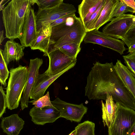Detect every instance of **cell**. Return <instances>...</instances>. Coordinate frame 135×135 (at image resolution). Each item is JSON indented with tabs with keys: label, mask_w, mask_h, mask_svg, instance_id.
Here are the masks:
<instances>
[{
	"label": "cell",
	"mask_w": 135,
	"mask_h": 135,
	"mask_svg": "<svg viewBox=\"0 0 135 135\" xmlns=\"http://www.w3.org/2000/svg\"><path fill=\"white\" fill-rule=\"evenodd\" d=\"M107 93L116 103L124 107L128 106L134 100L133 97L117 74L113 63L96 62L87 76L85 95L90 100H105Z\"/></svg>",
	"instance_id": "6da1fadb"
},
{
	"label": "cell",
	"mask_w": 135,
	"mask_h": 135,
	"mask_svg": "<svg viewBox=\"0 0 135 135\" xmlns=\"http://www.w3.org/2000/svg\"><path fill=\"white\" fill-rule=\"evenodd\" d=\"M31 0H11L2 11V20L6 37L11 40L20 37Z\"/></svg>",
	"instance_id": "7a4b0ae2"
},
{
	"label": "cell",
	"mask_w": 135,
	"mask_h": 135,
	"mask_svg": "<svg viewBox=\"0 0 135 135\" xmlns=\"http://www.w3.org/2000/svg\"><path fill=\"white\" fill-rule=\"evenodd\" d=\"M28 68L20 65L11 68L10 75L6 89L7 108L12 110L18 106L21 95L28 78Z\"/></svg>",
	"instance_id": "3957f363"
},
{
	"label": "cell",
	"mask_w": 135,
	"mask_h": 135,
	"mask_svg": "<svg viewBox=\"0 0 135 135\" xmlns=\"http://www.w3.org/2000/svg\"><path fill=\"white\" fill-rule=\"evenodd\" d=\"M116 103V116L108 128V135H129L135 125V111Z\"/></svg>",
	"instance_id": "277c9868"
},
{
	"label": "cell",
	"mask_w": 135,
	"mask_h": 135,
	"mask_svg": "<svg viewBox=\"0 0 135 135\" xmlns=\"http://www.w3.org/2000/svg\"><path fill=\"white\" fill-rule=\"evenodd\" d=\"M63 1L52 7L38 8L36 15L37 31L43 26L47 25L65 16L75 13L76 9L74 6Z\"/></svg>",
	"instance_id": "5b68a950"
},
{
	"label": "cell",
	"mask_w": 135,
	"mask_h": 135,
	"mask_svg": "<svg viewBox=\"0 0 135 135\" xmlns=\"http://www.w3.org/2000/svg\"><path fill=\"white\" fill-rule=\"evenodd\" d=\"M86 33L84 25L78 17L73 25L65 27L57 34V41L49 52L69 44L75 43L80 45Z\"/></svg>",
	"instance_id": "8992f818"
},
{
	"label": "cell",
	"mask_w": 135,
	"mask_h": 135,
	"mask_svg": "<svg viewBox=\"0 0 135 135\" xmlns=\"http://www.w3.org/2000/svg\"><path fill=\"white\" fill-rule=\"evenodd\" d=\"M85 43L96 44L112 49L122 55L126 50L121 40L112 37L98 30L87 32L83 40Z\"/></svg>",
	"instance_id": "52a82bcc"
},
{
	"label": "cell",
	"mask_w": 135,
	"mask_h": 135,
	"mask_svg": "<svg viewBox=\"0 0 135 135\" xmlns=\"http://www.w3.org/2000/svg\"><path fill=\"white\" fill-rule=\"evenodd\" d=\"M134 15L125 14L113 18L110 22L103 28L102 32L115 38L122 40L133 25Z\"/></svg>",
	"instance_id": "ba28073f"
},
{
	"label": "cell",
	"mask_w": 135,
	"mask_h": 135,
	"mask_svg": "<svg viewBox=\"0 0 135 135\" xmlns=\"http://www.w3.org/2000/svg\"><path fill=\"white\" fill-rule=\"evenodd\" d=\"M53 106L58 109L60 117L65 118L71 122H80L84 115L87 112L88 108L83 103L76 104L67 103L58 98L51 101Z\"/></svg>",
	"instance_id": "9c48e42d"
},
{
	"label": "cell",
	"mask_w": 135,
	"mask_h": 135,
	"mask_svg": "<svg viewBox=\"0 0 135 135\" xmlns=\"http://www.w3.org/2000/svg\"><path fill=\"white\" fill-rule=\"evenodd\" d=\"M76 62H74L64 70L55 75H50L46 71L42 74H39L32 89L30 98L37 100L43 96L49 86L62 74L73 68Z\"/></svg>",
	"instance_id": "30bf717a"
},
{
	"label": "cell",
	"mask_w": 135,
	"mask_h": 135,
	"mask_svg": "<svg viewBox=\"0 0 135 135\" xmlns=\"http://www.w3.org/2000/svg\"><path fill=\"white\" fill-rule=\"evenodd\" d=\"M43 63V61L42 59L36 58L30 60L28 68L27 80L20 101V105L22 110L28 107V100L31 92L37 77L39 74V68Z\"/></svg>",
	"instance_id": "8fae6325"
},
{
	"label": "cell",
	"mask_w": 135,
	"mask_h": 135,
	"mask_svg": "<svg viewBox=\"0 0 135 135\" xmlns=\"http://www.w3.org/2000/svg\"><path fill=\"white\" fill-rule=\"evenodd\" d=\"M45 56H48L49 59V67L46 71L51 75L61 72L76 61L68 56L59 49L49 52Z\"/></svg>",
	"instance_id": "7c38bea8"
},
{
	"label": "cell",
	"mask_w": 135,
	"mask_h": 135,
	"mask_svg": "<svg viewBox=\"0 0 135 135\" xmlns=\"http://www.w3.org/2000/svg\"><path fill=\"white\" fill-rule=\"evenodd\" d=\"M37 33L36 15L31 7L26 13L22 33L19 38L21 44L25 47H30Z\"/></svg>",
	"instance_id": "4fadbf2b"
},
{
	"label": "cell",
	"mask_w": 135,
	"mask_h": 135,
	"mask_svg": "<svg viewBox=\"0 0 135 135\" xmlns=\"http://www.w3.org/2000/svg\"><path fill=\"white\" fill-rule=\"evenodd\" d=\"M51 33L50 24L43 26L37 31V35L30 46L31 49L38 50L43 52V56H45L56 43L51 38Z\"/></svg>",
	"instance_id": "5bb4252c"
},
{
	"label": "cell",
	"mask_w": 135,
	"mask_h": 135,
	"mask_svg": "<svg viewBox=\"0 0 135 135\" xmlns=\"http://www.w3.org/2000/svg\"><path fill=\"white\" fill-rule=\"evenodd\" d=\"M29 114L32 121L38 125L52 123L60 117L59 111L54 106H47L42 108L34 106L30 110Z\"/></svg>",
	"instance_id": "9a60e30c"
},
{
	"label": "cell",
	"mask_w": 135,
	"mask_h": 135,
	"mask_svg": "<svg viewBox=\"0 0 135 135\" xmlns=\"http://www.w3.org/2000/svg\"><path fill=\"white\" fill-rule=\"evenodd\" d=\"M25 47L14 40L8 41L4 50L0 49L3 59L7 64L12 61H18L24 55Z\"/></svg>",
	"instance_id": "2e32d148"
},
{
	"label": "cell",
	"mask_w": 135,
	"mask_h": 135,
	"mask_svg": "<svg viewBox=\"0 0 135 135\" xmlns=\"http://www.w3.org/2000/svg\"><path fill=\"white\" fill-rule=\"evenodd\" d=\"M24 121L17 114L3 118L1 124L3 132L7 135H18L23 128Z\"/></svg>",
	"instance_id": "e0dca14e"
},
{
	"label": "cell",
	"mask_w": 135,
	"mask_h": 135,
	"mask_svg": "<svg viewBox=\"0 0 135 135\" xmlns=\"http://www.w3.org/2000/svg\"><path fill=\"white\" fill-rule=\"evenodd\" d=\"M114 68L124 84L131 93L135 100V77L121 61L117 60Z\"/></svg>",
	"instance_id": "ac0fdd59"
},
{
	"label": "cell",
	"mask_w": 135,
	"mask_h": 135,
	"mask_svg": "<svg viewBox=\"0 0 135 135\" xmlns=\"http://www.w3.org/2000/svg\"><path fill=\"white\" fill-rule=\"evenodd\" d=\"M104 103L101 100L102 117L104 126L109 128L115 119L117 105L115 103L112 96L107 93V98Z\"/></svg>",
	"instance_id": "d6986e66"
},
{
	"label": "cell",
	"mask_w": 135,
	"mask_h": 135,
	"mask_svg": "<svg viewBox=\"0 0 135 135\" xmlns=\"http://www.w3.org/2000/svg\"><path fill=\"white\" fill-rule=\"evenodd\" d=\"M103 0H83L78 6L80 18L84 25L97 9Z\"/></svg>",
	"instance_id": "ffe728a7"
},
{
	"label": "cell",
	"mask_w": 135,
	"mask_h": 135,
	"mask_svg": "<svg viewBox=\"0 0 135 135\" xmlns=\"http://www.w3.org/2000/svg\"><path fill=\"white\" fill-rule=\"evenodd\" d=\"M119 0H105L104 7L94 26V29L98 30L100 27L111 21L113 14Z\"/></svg>",
	"instance_id": "44dd1931"
},
{
	"label": "cell",
	"mask_w": 135,
	"mask_h": 135,
	"mask_svg": "<svg viewBox=\"0 0 135 135\" xmlns=\"http://www.w3.org/2000/svg\"><path fill=\"white\" fill-rule=\"evenodd\" d=\"M58 49L70 58L76 61L78 54L80 51V45L75 43L64 45Z\"/></svg>",
	"instance_id": "7402d4cb"
},
{
	"label": "cell",
	"mask_w": 135,
	"mask_h": 135,
	"mask_svg": "<svg viewBox=\"0 0 135 135\" xmlns=\"http://www.w3.org/2000/svg\"><path fill=\"white\" fill-rule=\"evenodd\" d=\"M95 128L94 123L89 120L85 121L75 127V135H95Z\"/></svg>",
	"instance_id": "603a6c76"
},
{
	"label": "cell",
	"mask_w": 135,
	"mask_h": 135,
	"mask_svg": "<svg viewBox=\"0 0 135 135\" xmlns=\"http://www.w3.org/2000/svg\"><path fill=\"white\" fill-rule=\"evenodd\" d=\"M105 0H103L97 9L92 15L89 20L84 25L87 32L95 30V25L104 7Z\"/></svg>",
	"instance_id": "cb8c5ba5"
},
{
	"label": "cell",
	"mask_w": 135,
	"mask_h": 135,
	"mask_svg": "<svg viewBox=\"0 0 135 135\" xmlns=\"http://www.w3.org/2000/svg\"><path fill=\"white\" fill-rule=\"evenodd\" d=\"M0 82L1 84L4 86H7L6 80L8 78L10 72L7 68V65L0 51Z\"/></svg>",
	"instance_id": "d4e9b609"
},
{
	"label": "cell",
	"mask_w": 135,
	"mask_h": 135,
	"mask_svg": "<svg viewBox=\"0 0 135 135\" xmlns=\"http://www.w3.org/2000/svg\"><path fill=\"white\" fill-rule=\"evenodd\" d=\"M129 12L133 13V10L123 0H119L114 10L112 17H116Z\"/></svg>",
	"instance_id": "484cf974"
},
{
	"label": "cell",
	"mask_w": 135,
	"mask_h": 135,
	"mask_svg": "<svg viewBox=\"0 0 135 135\" xmlns=\"http://www.w3.org/2000/svg\"><path fill=\"white\" fill-rule=\"evenodd\" d=\"M29 102L32 103V104L34 105L35 107L38 108H42L47 106L54 107L50 100L48 91L45 95L38 99L33 100Z\"/></svg>",
	"instance_id": "4316f807"
},
{
	"label": "cell",
	"mask_w": 135,
	"mask_h": 135,
	"mask_svg": "<svg viewBox=\"0 0 135 135\" xmlns=\"http://www.w3.org/2000/svg\"><path fill=\"white\" fill-rule=\"evenodd\" d=\"M63 0H31V5L36 4L39 8L44 9L55 7L63 1Z\"/></svg>",
	"instance_id": "83f0119b"
},
{
	"label": "cell",
	"mask_w": 135,
	"mask_h": 135,
	"mask_svg": "<svg viewBox=\"0 0 135 135\" xmlns=\"http://www.w3.org/2000/svg\"><path fill=\"white\" fill-rule=\"evenodd\" d=\"M122 40L128 47L135 44V25L129 29Z\"/></svg>",
	"instance_id": "f1b7e54d"
},
{
	"label": "cell",
	"mask_w": 135,
	"mask_h": 135,
	"mask_svg": "<svg viewBox=\"0 0 135 135\" xmlns=\"http://www.w3.org/2000/svg\"><path fill=\"white\" fill-rule=\"evenodd\" d=\"M123 57L126 66L135 77V54L129 53Z\"/></svg>",
	"instance_id": "f546056e"
},
{
	"label": "cell",
	"mask_w": 135,
	"mask_h": 135,
	"mask_svg": "<svg viewBox=\"0 0 135 135\" xmlns=\"http://www.w3.org/2000/svg\"><path fill=\"white\" fill-rule=\"evenodd\" d=\"M0 117L5 113L6 109L7 107V98L6 94L1 85L0 87Z\"/></svg>",
	"instance_id": "4dcf8cb0"
},
{
	"label": "cell",
	"mask_w": 135,
	"mask_h": 135,
	"mask_svg": "<svg viewBox=\"0 0 135 135\" xmlns=\"http://www.w3.org/2000/svg\"><path fill=\"white\" fill-rule=\"evenodd\" d=\"M74 14L69 15L65 16L53 21L50 23L51 27L56 26L66 22L70 17L71 16Z\"/></svg>",
	"instance_id": "1f68e13d"
},
{
	"label": "cell",
	"mask_w": 135,
	"mask_h": 135,
	"mask_svg": "<svg viewBox=\"0 0 135 135\" xmlns=\"http://www.w3.org/2000/svg\"><path fill=\"white\" fill-rule=\"evenodd\" d=\"M129 7L133 10V13H135V2L134 0H123Z\"/></svg>",
	"instance_id": "d6a6232c"
},
{
	"label": "cell",
	"mask_w": 135,
	"mask_h": 135,
	"mask_svg": "<svg viewBox=\"0 0 135 135\" xmlns=\"http://www.w3.org/2000/svg\"><path fill=\"white\" fill-rule=\"evenodd\" d=\"M128 52L130 54H135V44L128 47Z\"/></svg>",
	"instance_id": "836d02e7"
},
{
	"label": "cell",
	"mask_w": 135,
	"mask_h": 135,
	"mask_svg": "<svg viewBox=\"0 0 135 135\" xmlns=\"http://www.w3.org/2000/svg\"><path fill=\"white\" fill-rule=\"evenodd\" d=\"M6 0H1L0 2V11H3L4 9V6L5 4L8 2L9 0L7 1L6 2H5Z\"/></svg>",
	"instance_id": "e575fe53"
},
{
	"label": "cell",
	"mask_w": 135,
	"mask_h": 135,
	"mask_svg": "<svg viewBox=\"0 0 135 135\" xmlns=\"http://www.w3.org/2000/svg\"><path fill=\"white\" fill-rule=\"evenodd\" d=\"M0 44H1L2 42H3V41L4 39V38L3 36V31L2 30L0 32Z\"/></svg>",
	"instance_id": "d590c367"
},
{
	"label": "cell",
	"mask_w": 135,
	"mask_h": 135,
	"mask_svg": "<svg viewBox=\"0 0 135 135\" xmlns=\"http://www.w3.org/2000/svg\"><path fill=\"white\" fill-rule=\"evenodd\" d=\"M129 135H135V125Z\"/></svg>",
	"instance_id": "8d00e7d4"
},
{
	"label": "cell",
	"mask_w": 135,
	"mask_h": 135,
	"mask_svg": "<svg viewBox=\"0 0 135 135\" xmlns=\"http://www.w3.org/2000/svg\"><path fill=\"white\" fill-rule=\"evenodd\" d=\"M76 131L75 129L69 135H75L76 133Z\"/></svg>",
	"instance_id": "74e56055"
},
{
	"label": "cell",
	"mask_w": 135,
	"mask_h": 135,
	"mask_svg": "<svg viewBox=\"0 0 135 135\" xmlns=\"http://www.w3.org/2000/svg\"><path fill=\"white\" fill-rule=\"evenodd\" d=\"M133 20L134 22L135 25V16H134L133 17Z\"/></svg>",
	"instance_id": "f35d334b"
},
{
	"label": "cell",
	"mask_w": 135,
	"mask_h": 135,
	"mask_svg": "<svg viewBox=\"0 0 135 135\" xmlns=\"http://www.w3.org/2000/svg\"><path fill=\"white\" fill-rule=\"evenodd\" d=\"M134 1H135V0H134Z\"/></svg>",
	"instance_id": "ab89813d"
}]
</instances>
